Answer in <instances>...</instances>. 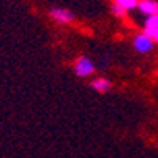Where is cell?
<instances>
[{
  "instance_id": "obj_1",
  "label": "cell",
  "mask_w": 158,
  "mask_h": 158,
  "mask_svg": "<svg viewBox=\"0 0 158 158\" xmlns=\"http://www.w3.org/2000/svg\"><path fill=\"white\" fill-rule=\"evenodd\" d=\"M153 40L152 36H149L146 32H142L139 35H136L135 38V49L138 52H142V54H146V52H150L152 48H153Z\"/></svg>"
},
{
  "instance_id": "obj_2",
  "label": "cell",
  "mask_w": 158,
  "mask_h": 158,
  "mask_svg": "<svg viewBox=\"0 0 158 158\" xmlns=\"http://www.w3.org/2000/svg\"><path fill=\"white\" fill-rule=\"evenodd\" d=\"M95 70L94 67V62H92L90 59L87 57H81V59H77L76 63H74V73L77 76H81V77H85L89 74H92Z\"/></svg>"
},
{
  "instance_id": "obj_3",
  "label": "cell",
  "mask_w": 158,
  "mask_h": 158,
  "mask_svg": "<svg viewBox=\"0 0 158 158\" xmlns=\"http://www.w3.org/2000/svg\"><path fill=\"white\" fill-rule=\"evenodd\" d=\"M144 32L149 36H152L155 43H158V15L147 16L146 24H144Z\"/></svg>"
},
{
  "instance_id": "obj_4",
  "label": "cell",
  "mask_w": 158,
  "mask_h": 158,
  "mask_svg": "<svg viewBox=\"0 0 158 158\" xmlns=\"http://www.w3.org/2000/svg\"><path fill=\"white\" fill-rule=\"evenodd\" d=\"M51 16L54 18L57 22H60V24H70L74 19L73 13L68 11V10H63V8H54V10H51Z\"/></svg>"
},
{
  "instance_id": "obj_5",
  "label": "cell",
  "mask_w": 158,
  "mask_h": 158,
  "mask_svg": "<svg viewBox=\"0 0 158 158\" xmlns=\"http://www.w3.org/2000/svg\"><path fill=\"white\" fill-rule=\"evenodd\" d=\"M138 8L142 15H158V2H155V0H141L138 3Z\"/></svg>"
},
{
  "instance_id": "obj_6",
  "label": "cell",
  "mask_w": 158,
  "mask_h": 158,
  "mask_svg": "<svg viewBox=\"0 0 158 158\" xmlns=\"http://www.w3.org/2000/svg\"><path fill=\"white\" fill-rule=\"evenodd\" d=\"M112 87V84L108 81V79H104V77H98L95 79L94 82H92V89L100 92V94H103V92H108L109 89Z\"/></svg>"
},
{
  "instance_id": "obj_7",
  "label": "cell",
  "mask_w": 158,
  "mask_h": 158,
  "mask_svg": "<svg viewBox=\"0 0 158 158\" xmlns=\"http://www.w3.org/2000/svg\"><path fill=\"white\" fill-rule=\"evenodd\" d=\"M114 3L120 5L122 8H125L127 11H130V10H135V8H138L139 0H114Z\"/></svg>"
},
{
  "instance_id": "obj_8",
  "label": "cell",
  "mask_w": 158,
  "mask_h": 158,
  "mask_svg": "<svg viewBox=\"0 0 158 158\" xmlns=\"http://www.w3.org/2000/svg\"><path fill=\"white\" fill-rule=\"evenodd\" d=\"M111 10H112L114 15H115V16H118V18H123V16L127 15V10H125V8H122L120 5H117V3H114Z\"/></svg>"
}]
</instances>
